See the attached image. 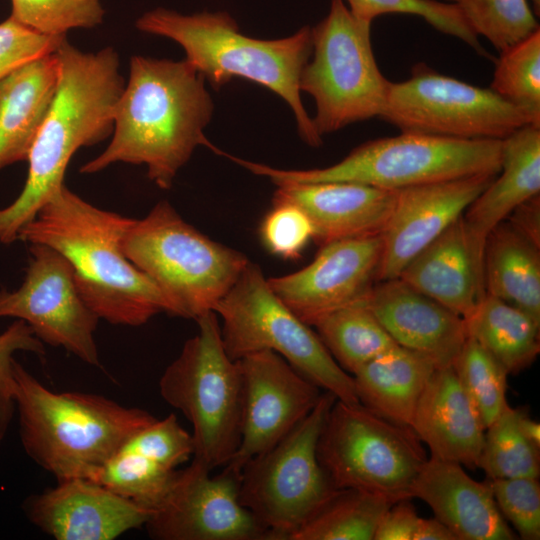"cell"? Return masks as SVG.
<instances>
[{"label":"cell","mask_w":540,"mask_h":540,"mask_svg":"<svg viewBox=\"0 0 540 540\" xmlns=\"http://www.w3.org/2000/svg\"><path fill=\"white\" fill-rule=\"evenodd\" d=\"M381 235L342 239L320 246L314 260L294 273L267 278L280 299L306 324L366 301L377 282Z\"/></svg>","instance_id":"17"},{"label":"cell","mask_w":540,"mask_h":540,"mask_svg":"<svg viewBox=\"0 0 540 540\" xmlns=\"http://www.w3.org/2000/svg\"><path fill=\"white\" fill-rule=\"evenodd\" d=\"M370 29L344 0H331L328 15L311 29L313 59L299 89L315 100L312 121L321 137L382 113L390 81L375 60Z\"/></svg>","instance_id":"11"},{"label":"cell","mask_w":540,"mask_h":540,"mask_svg":"<svg viewBox=\"0 0 540 540\" xmlns=\"http://www.w3.org/2000/svg\"><path fill=\"white\" fill-rule=\"evenodd\" d=\"M243 381V421L237 452L227 467L244 465L285 438L318 403L321 388L284 358L260 351L238 360Z\"/></svg>","instance_id":"16"},{"label":"cell","mask_w":540,"mask_h":540,"mask_svg":"<svg viewBox=\"0 0 540 540\" xmlns=\"http://www.w3.org/2000/svg\"><path fill=\"white\" fill-rule=\"evenodd\" d=\"M336 400L324 391L301 423L241 470L240 502L275 540H289L338 490L317 457L318 438Z\"/></svg>","instance_id":"12"},{"label":"cell","mask_w":540,"mask_h":540,"mask_svg":"<svg viewBox=\"0 0 540 540\" xmlns=\"http://www.w3.org/2000/svg\"><path fill=\"white\" fill-rule=\"evenodd\" d=\"M468 337L508 374L528 368L540 352V324L518 307L487 293L464 318Z\"/></svg>","instance_id":"29"},{"label":"cell","mask_w":540,"mask_h":540,"mask_svg":"<svg viewBox=\"0 0 540 540\" xmlns=\"http://www.w3.org/2000/svg\"><path fill=\"white\" fill-rule=\"evenodd\" d=\"M454 4L477 36L500 52L539 29L527 0H444Z\"/></svg>","instance_id":"36"},{"label":"cell","mask_w":540,"mask_h":540,"mask_svg":"<svg viewBox=\"0 0 540 540\" xmlns=\"http://www.w3.org/2000/svg\"><path fill=\"white\" fill-rule=\"evenodd\" d=\"M413 540H457L454 533L437 518H420Z\"/></svg>","instance_id":"46"},{"label":"cell","mask_w":540,"mask_h":540,"mask_svg":"<svg viewBox=\"0 0 540 540\" xmlns=\"http://www.w3.org/2000/svg\"><path fill=\"white\" fill-rule=\"evenodd\" d=\"M214 476L191 460L178 470L145 528L155 540H275L239 499L241 473L227 466Z\"/></svg>","instance_id":"15"},{"label":"cell","mask_w":540,"mask_h":540,"mask_svg":"<svg viewBox=\"0 0 540 540\" xmlns=\"http://www.w3.org/2000/svg\"><path fill=\"white\" fill-rule=\"evenodd\" d=\"M17 351L31 352L40 358L46 353L44 343L21 319H16L0 334V441L5 438L16 411L13 354Z\"/></svg>","instance_id":"42"},{"label":"cell","mask_w":540,"mask_h":540,"mask_svg":"<svg viewBox=\"0 0 540 540\" xmlns=\"http://www.w3.org/2000/svg\"><path fill=\"white\" fill-rule=\"evenodd\" d=\"M358 20L371 23L383 14L399 13L422 17L438 31L456 37L484 54L478 36L457 6L438 0H346Z\"/></svg>","instance_id":"37"},{"label":"cell","mask_w":540,"mask_h":540,"mask_svg":"<svg viewBox=\"0 0 540 540\" xmlns=\"http://www.w3.org/2000/svg\"><path fill=\"white\" fill-rule=\"evenodd\" d=\"M13 375L22 447L57 481L91 480L128 438L157 419L101 395L53 392L16 360Z\"/></svg>","instance_id":"4"},{"label":"cell","mask_w":540,"mask_h":540,"mask_svg":"<svg viewBox=\"0 0 540 540\" xmlns=\"http://www.w3.org/2000/svg\"><path fill=\"white\" fill-rule=\"evenodd\" d=\"M272 209L263 218L260 237L264 247L273 255L287 260L300 257L313 239V227L299 207L288 202H272Z\"/></svg>","instance_id":"41"},{"label":"cell","mask_w":540,"mask_h":540,"mask_svg":"<svg viewBox=\"0 0 540 540\" xmlns=\"http://www.w3.org/2000/svg\"><path fill=\"white\" fill-rule=\"evenodd\" d=\"M462 216L421 250L399 278L464 319L485 290L483 264L471 248Z\"/></svg>","instance_id":"25"},{"label":"cell","mask_w":540,"mask_h":540,"mask_svg":"<svg viewBox=\"0 0 540 540\" xmlns=\"http://www.w3.org/2000/svg\"><path fill=\"white\" fill-rule=\"evenodd\" d=\"M521 427L525 435L537 446L540 447V425L531 419L524 411L521 416Z\"/></svg>","instance_id":"47"},{"label":"cell","mask_w":540,"mask_h":540,"mask_svg":"<svg viewBox=\"0 0 540 540\" xmlns=\"http://www.w3.org/2000/svg\"><path fill=\"white\" fill-rule=\"evenodd\" d=\"M58 78V59L50 53L0 80V170L27 161L54 100Z\"/></svg>","instance_id":"26"},{"label":"cell","mask_w":540,"mask_h":540,"mask_svg":"<svg viewBox=\"0 0 540 540\" xmlns=\"http://www.w3.org/2000/svg\"><path fill=\"white\" fill-rule=\"evenodd\" d=\"M523 412L508 404L485 429L478 468L484 471L487 479L539 477L540 447L523 432Z\"/></svg>","instance_id":"32"},{"label":"cell","mask_w":540,"mask_h":540,"mask_svg":"<svg viewBox=\"0 0 540 540\" xmlns=\"http://www.w3.org/2000/svg\"><path fill=\"white\" fill-rule=\"evenodd\" d=\"M65 38L41 33L10 16L0 23V80L18 67L54 53Z\"/></svg>","instance_id":"43"},{"label":"cell","mask_w":540,"mask_h":540,"mask_svg":"<svg viewBox=\"0 0 540 540\" xmlns=\"http://www.w3.org/2000/svg\"><path fill=\"white\" fill-rule=\"evenodd\" d=\"M366 304L397 345L437 368L454 365L468 337L462 317L399 277L376 282Z\"/></svg>","instance_id":"21"},{"label":"cell","mask_w":540,"mask_h":540,"mask_svg":"<svg viewBox=\"0 0 540 540\" xmlns=\"http://www.w3.org/2000/svg\"><path fill=\"white\" fill-rule=\"evenodd\" d=\"M213 311L221 318V338L231 359L275 352L338 400L359 403L352 375L338 365L311 326L273 291L257 264L248 262Z\"/></svg>","instance_id":"9"},{"label":"cell","mask_w":540,"mask_h":540,"mask_svg":"<svg viewBox=\"0 0 540 540\" xmlns=\"http://www.w3.org/2000/svg\"><path fill=\"white\" fill-rule=\"evenodd\" d=\"M436 369L426 356L396 345L352 375L357 399L390 422L411 427L419 399Z\"/></svg>","instance_id":"27"},{"label":"cell","mask_w":540,"mask_h":540,"mask_svg":"<svg viewBox=\"0 0 540 540\" xmlns=\"http://www.w3.org/2000/svg\"><path fill=\"white\" fill-rule=\"evenodd\" d=\"M496 504L521 539H540V485L538 478L490 480Z\"/></svg>","instance_id":"40"},{"label":"cell","mask_w":540,"mask_h":540,"mask_svg":"<svg viewBox=\"0 0 540 540\" xmlns=\"http://www.w3.org/2000/svg\"><path fill=\"white\" fill-rule=\"evenodd\" d=\"M380 118L401 132L467 140H502L530 124L490 88L439 74L424 64L406 81L389 83Z\"/></svg>","instance_id":"13"},{"label":"cell","mask_w":540,"mask_h":540,"mask_svg":"<svg viewBox=\"0 0 540 540\" xmlns=\"http://www.w3.org/2000/svg\"><path fill=\"white\" fill-rule=\"evenodd\" d=\"M11 7V17L48 35L94 28L105 13L101 0H11Z\"/></svg>","instance_id":"38"},{"label":"cell","mask_w":540,"mask_h":540,"mask_svg":"<svg viewBox=\"0 0 540 540\" xmlns=\"http://www.w3.org/2000/svg\"><path fill=\"white\" fill-rule=\"evenodd\" d=\"M411 428L432 458L478 468L485 428L453 365L437 368L414 412Z\"/></svg>","instance_id":"23"},{"label":"cell","mask_w":540,"mask_h":540,"mask_svg":"<svg viewBox=\"0 0 540 540\" xmlns=\"http://www.w3.org/2000/svg\"><path fill=\"white\" fill-rule=\"evenodd\" d=\"M490 89L540 126V29L500 52Z\"/></svg>","instance_id":"33"},{"label":"cell","mask_w":540,"mask_h":540,"mask_svg":"<svg viewBox=\"0 0 540 540\" xmlns=\"http://www.w3.org/2000/svg\"><path fill=\"white\" fill-rule=\"evenodd\" d=\"M314 327L334 360L350 375L397 345L366 301L338 309Z\"/></svg>","instance_id":"30"},{"label":"cell","mask_w":540,"mask_h":540,"mask_svg":"<svg viewBox=\"0 0 540 540\" xmlns=\"http://www.w3.org/2000/svg\"><path fill=\"white\" fill-rule=\"evenodd\" d=\"M197 333L159 380L161 397L192 425V460L213 470L238 450L243 421V381L238 360L227 354L214 311L197 319Z\"/></svg>","instance_id":"8"},{"label":"cell","mask_w":540,"mask_h":540,"mask_svg":"<svg viewBox=\"0 0 540 540\" xmlns=\"http://www.w3.org/2000/svg\"><path fill=\"white\" fill-rule=\"evenodd\" d=\"M502 140L455 139L417 133L364 142L340 162L309 170H283L235 158L234 161L276 185L346 181L390 190L497 175Z\"/></svg>","instance_id":"7"},{"label":"cell","mask_w":540,"mask_h":540,"mask_svg":"<svg viewBox=\"0 0 540 540\" xmlns=\"http://www.w3.org/2000/svg\"><path fill=\"white\" fill-rule=\"evenodd\" d=\"M21 286L0 290V318L25 321L44 344L63 347L81 361L99 366L94 332L99 317L82 299L70 263L55 249L29 244Z\"/></svg>","instance_id":"14"},{"label":"cell","mask_w":540,"mask_h":540,"mask_svg":"<svg viewBox=\"0 0 540 540\" xmlns=\"http://www.w3.org/2000/svg\"><path fill=\"white\" fill-rule=\"evenodd\" d=\"M177 472L121 446L91 480L152 512L168 493Z\"/></svg>","instance_id":"34"},{"label":"cell","mask_w":540,"mask_h":540,"mask_svg":"<svg viewBox=\"0 0 540 540\" xmlns=\"http://www.w3.org/2000/svg\"><path fill=\"white\" fill-rule=\"evenodd\" d=\"M393 503L375 493L338 489L289 540H373L381 517Z\"/></svg>","instance_id":"31"},{"label":"cell","mask_w":540,"mask_h":540,"mask_svg":"<svg viewBox=\"0 0 540 540\" xmlns=\"http://www.w3.org/2000/svg\"><path fill=\"white\" fill-rule=\"evenodd\" d=\"M317 457L336 489L363 490L394 503L412 498V485L428 459L411 427L338 399L319 435Z\"/></svg>","instance_id":"10"},{"label":"cell","mask_w":540,"mask_h":540,"mask_svg":"<svg viewBox=\"0 0 540 540\" xmlns=\"http://www.w3.org/2000/svg\"><path fill=\"white\" fill-rule=\"evenodd\" d=\"M540 194V126L525 125L502 139L501 169L462 218L471 248L483 264L489 233L528 199Z\"/></svg>","instance_id":"24"},{"label":"cell","mask_w":540,"mask_h":540,"mask_svg":"<svg viewBox=\"0 0 540 540\" xmlns=\"http://www.w3.org/2000/svg\"><path fill=\"white\" fill-rule=\"evenodd\" d=\"M397 190L346 182L277 185L272 202L299 207L313 227L319 246L359 237L382 235L392 215Z\"/></svg>","instance_id":"20"},{"label":"cell","mask_w":540,"mask_h":540,"mask_svg":"<svg viewBox=\"0 0 540 540\" xmlns=\"http://www.w3.org/2000/svg\"><path fill=\"white\" fill-rule=\"evenodd\" d=\"M533 4V12L535 15L539 16L540 14V0H531Z\"/></svg>","instance_id":"48"},{"label":"cell","mask_w":540,"mask_h":540,"mask_svg":"<svg viewBox=\"0 0 540 540\" xmlns=\"http://www.w3.org/2000/svg\"><path fill=\"white\" fill-rule=\"evenodd\" d=\"M136 27L177 42L186 60L217 90L233 78L270 89L292 109L302 140L312 147L322 144L299 89L301 72L312 54L311 28L303 27L286 38L261 40L240 33L226 12L187 16L163 8L143 14Z\"/></svg>","instance_id":"5"},{"label":"cell","mask_w":540,"mask_h":540,"mask_svg":"<svg viewBox=\"0 0 540 540\" xmlns=\"http://www.w3.org/2000/svg\"><path fill=\"white\" fill-rule=\"evenodd\" d=\"M132 222L88 203L63 184L19 231L18 240L63 255L82 299L99 319L141 326L160 312L168 314L169 306L155 283L123 253Z\"/></svg>","instance_id":"2"},{"label":"cell","mask_w":540,"mask_h":540,"mask_svg":"<svg viewBox=\"0 0 540 540\" xmlns=\"http://www.w3.org/2000/svg\"><path fill=\"white\" fill-rule=\"evenodd\" d=\"M457 540L516 539L502 516L486 479L471 478L456 462L428 458L411 488Z\"/></svg>","instance_id":"22"},{"label":"cell","mask_w":540,"mask_h":540,"mask_svg":"<svg viewBox=\"0 0 540 540\" xmlns=\"http://www.w3.org/2000/svg\"><path fill=\"white\" fill-rule=\"evenodd\" d=\"M495 176L482 174L397 190L381 235L377 282L398 278L421 250L464 214Z\"/></svg>","instance_id":"18"},{"label":"cell","mask_w":540,"mask_h":540,"mask_svg":"<svg viewBox=\"0 0 540 540\" xmlns=\"http://www.w3.org/2000/svg\"><path fill=\"white\" fill-rule=\"evenodd\" d=\"M453 366L486 429L508 405V373L471 337H467Z\"/></svg>","instance_id":"35"},{"label":"cell","mask_w":540,"mask_h":540,"mask_svg":"<svg viewBox=\"0 0 540 540\" xmlns=\"http://www.w3.org/2000/svg\"><path fill=\"white\" fill-rule=\"evenodd\" d=\"M28 520L57 540H113L145 526L151 511L85 478L58 481L22 504Z\"/></svg>","instance_id":"19"},{"label":"cell","mask_w":540,"mask_h":540,"mask_svg":"<svg viewBox=\"0 0 540 540\" xmlns=\"http://www.w3.org/2000/svg\"><path fill=\"white\" fill-rule=\"evenodd\" d=\"M506 220L521 235L540 247V194L517 206Z\"/></svg>","instance_id":"45"},{"label":"cell","mask_w":540,"mask_h":540,"mask_svg":"<svg viewBox=\"0 0 540 540\" xmlns=\"http://www.w3.org/2000/svg\"><path fill=\"white\" fill-rule=\"evenodd\" d=\"M59 78L54 100L30 149L28 174L19 196L0 208V243L19 231L63 184L74 153L113 132L115 105L123 91L118 53L112 47L82 52L65 38L55 50Z\"/></svg>","instance_id":"3"},{"label":"cell","mask_w":540,"mask_h":540,"mask_svg":"<svg viewBox=\"0 0 540 540\" xmlns=\"http://www.w3.org/2000/svg\"><path fill=\"white\" fill-rule=\"evenodd\" d=\"M204 83L186 59L133 56L115 105L111 141L80 172L93 174L118 162L143 164L148 178L167 190L197 146L222 154L204 135L214 110Z\"/></svg>","instance_id":"1"},{"label":"cell","mask_w":540,"mask_h":540,"mask_svg":"<svg viewBox=\"0 0 540 540\" xmlns=\"http://www.w3.org/2000/svg\"><path fill=\"white\" fill-rule=\"evenodd\" d=\"M123 448L141 454L165 468H176L194 454L192 435L178 422L175 414L156 419L128 438Z\"/></svg>","instance_id":"39"},{"label":"cell","mask_w":540,"mask_h":540,"mask_svg":"<svg viewBox=\"0 0 540 540\" xmlns=\"http://www.w3.org/2000/svg\"><path fill=\"white\" fill-rule=\"evenodd\" d=\"M122 250L159 288L169 315L194 320L213 311L249 262L187 223L165 200L133 219Z\"/></svg>","instance_id":"6"},{"label":"cell","mask_w":540,"mask_h":540,"mask_svg":"<svg viewBox=\"0 0 540 540\" xmlns=\"http://www.w3.org/2000/svg\"><path fill=\"white\" fill-rule=\"evenodd\" d=\"M483 281L485 293L518 307L540 324V247L507 220L486 239Z\"/></svg>","instance_id":"28"},{"label":"cell","mask_w":540,"mask_h":540,"mask_svg":"<svg viewBox=\"0 0 540 540\" xmlns=\"http://www.w3.org/2000/svg\"><path fill=\"white\" fill-rule=\"evenodd\" d=\"M410 499L393 503L381 517L373 540H413L420 518Z\"/></svg>","instance_id":"44"}]
</instances>
